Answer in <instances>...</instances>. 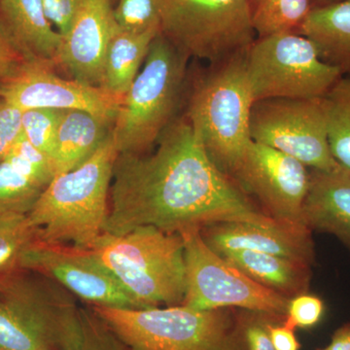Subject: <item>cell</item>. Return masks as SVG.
Returning <instances> with one entry per match:
<instances>
[{
    "label": "cell",
    "mask_w": 350,
    "mask_h": 350,
    "mask_svg": "<svg viewBox=\"0 0 350 350\" xmlns=\"http://www.w3.org/2000/svg\"><path fill=\"white\" fill-rule=\"evenodd\" d=\"M160 32L133 33L118 27L108 45L100 87L124 98L139 73L151 43Z\"/></svg>",
    "instance_id": "cell-22"
},
{
    "label": "cell",
    "mask_w": 350,
    "mask_h": 350,
    "mask_svg": "<svg viewBox=\"0 0 350 350\" xmlns=\"http://www.w3.org/2000/svg\"><path fill=\"white\" fill-rule=\"evenodd\" d=\"M204 243L217 254L251 250L278 255L312 266L314 244L306 226L278 222L258 225L246 222L217 223L200 229Z\"/></svg>",
    "instance_id": "cell-16"
},
{
    "label": "cell",
    "mask_w": 350,
    "mask_h": 350,
    "mask_svg": "<svg viewBox=\"0 0 350 350\" xmlns=\"http://www.w3.org/2000/svg\"><path fill=\"white\" fill-rule=\"evenodd\" d=\"M23 111L0 98V162L22 135Z\"/></svg>",
    "instance_id": "cell-33"
},
{
    "label": "cell",
    "mask_w": 350,
    "mask_h": 350,
    "mask_svg": "<svg viewBox=\"0 0 350 350\" xmlns=\"http://www.w3.org/2000/svg\"><path fill=\"white\" fill-rule=\"evenodd\" d=\"M161 33L184 56L222 63L257 36L247 0H175L162 9Z\"/></svg>",
    "instance_id": "cell-9"
},
{
    "label": "cell",
    "mask_w": 350,
    "mask_h": 350,
    "mask_svg": "<svg viewBox=\"0 0 350 350\" xmlns=\"http://www.w3.org/2000/svg\"><path fill=\"white\" fill-rule=\"evenodd\" d=\"M320 350H332V349H330V347H327L326 349H320Z\"/></svg>",
    "instance_id": "cell-40"
},
{
    "label": "cell",
    "mask_w": 350,
    "mask_h": 350,
    "mask_svg": "<svg viewBox=\"0 0 350 350\" xmlns=\"http://www.w3.org/2000/svg\"><path fill=\"white\" fill-rule=\"evenodd\" d=\"M220 256L255 282L288 299L308 293L312 266L305 262L251 250L229 251Z\"/></svg>",
    "instance_id": "cell-19"
},
{
    "label": "cell",
    "mask_w": 350,
    "mask_h": 350,
    "mask_svg": "<svg viewBox=\"0 0 350 350\" xmlns=\"http://www.w3.org/2000/svg\"><path fill=\"white\" fill-rule=\"evenodd\" d=\"M231 179L246 195L253 196L269 217L306 226L303 208L310 172L296 159L252 140Z\"/></svg>",
    "instance_id": "cell-12"
},
{
    "label": "cell",
    "mask_w": 350,
    "mask_h": 350,
    "mask_svg": "<svg viewBox=\"0 0 350 350\" xmlns=\"http://www.w3.org/2000/svg\"><path fill=\"white\" fill-rule=\"evenodd\" d=\"M3 161L45 187L54 179L55 170L52 159L34 147L23 133Z\"/></svg>",
    "instance_id": "cell-29"
},
{
    "label": "cell",
    "mask_w": 350,
    "mask_h": 350,
    "mask_svg": "<svg viewBox=\"0 0 350 350\" xmlns=\"http://www.w3.org/2000/svg\"><path fill=\"white\" fill-rule=\"evenodd\" d=\"M151 155L119 153L103 234L139 227L170 234L227 222H278L214 165L187 116L172 122Z\"/></svg>",
    "instance_id": "cell-1"
},
{
    "label": "cell",
    "mask_w": 350,
    "mask_h": 350,
    "mask_svg": "<svg viewBox=\"0 0 350 350\" xmlns=\"http://www.w3.org/2000/svg\"><path fill=\"white\" fill-rule=\"evenodd\" d=\"M0 350H5V349H0Z\"/></svg>",
    "instance_id": "cell-41"
},
{
    "label": "cell",
    "mask_w": 350,
    "mask_h": 350,
    "mask_svg": "<svg viewBox=\"0 0 350 350\" xmlns=\"http://www.w3.org/2000/svg\"><path fill=\"white\" fill-rule=\"evenodd\" d=\"M344 1V0H315V7H322L330 5V4L337 3V2Z\"/></svg>",
    "instance_id": "cell-38"
},
{
    "label": "cell",
    "mask_w": 350,
    "mask_h": 350,
    "mask_svg": "<svg viewBox=\"0 0 350 350\" xmlns=\"http://www.w3.org/2000/svg\"><path fill=\"white\" fill-rule=\"evenodd\" d=\"M250 131L253 142L282 152L312 170L331 172L342 167L331 152L323 98L255 101Z\"/></svg>",
    "instance_id": "cell-11"
},
{
    "label": "cell",
    "mask_w": 350,
    "mask_h": 350,
    "mask_svg": "<svg viewBox=\"0 0 350 350\" xmlns=\"http://www.w3.org/2000/svg\"><path fill=\"white\" fill-rule=\"evenodd\" d=\"M113 123L82 110H66L57 130L52 161L55 176L76 169L103 145Z\"/></svg>",
    "instance_id": "cell-20"
},
{
    "label": "cell",
    "mask_w": 350,
    "mask_h": 350,
    "mask_svg": "<svg viewBox=\"0 0 350 350\" xmlns=\"http://www.w3.org/2000/svg\"><path fill=\"white\" fill-rule=\"evenodd\" d=\"M118 154L111 131L82 165L54 177L27 214L38 230L36 241L78 250L91 248L107 222Z\"/></svg>",
    "instance_id": "cell-3"
},
{
    "label": "cell",
    "mask_w": 350,
    "mask_h": 350,
    "mask_svg": "<svg viewBox=\"0 0 350 350\" xmlns=\"http://www.w3.org/2000/svg\"><path fill=\"white\" fill-rule=\"evenodd\" d=\"M246 51L234 55L199 80L189 101L187 118L209 158L231 178L252 142L250 131L251 96Z\"/></svg>",
    "instance_id": "cell-5"
},
{
    "label": "cell",
    "mask_w": 350,
    "mask_h": 350,
    "mask_svg": "<svg viewBox=\"0 0 350 350\" xmlns=\"http://www.w3.org/2000/svg\"><path fill=\"white\" fill-rule=\"evenodd\" d=\"M175 1V0H159V2H160V6H161V13H162V9L165 5H167V4L172 3V2Z\"/></svg>",
    "instance_id": "cell-39"
},
{
    "label": "cell",
    "mask_w": 350,
    "mask_h": 350,
    "mask_svg": "<svg viewBox=\"0 0 350 350\" xmlns=\"http://www.w3.org/2000/svg\"><path fill=\"white\" fill-rule=\"evenodd\" d=\"M81 340V306L61 283L32 269L0 275V349L77 350Z\"/></svg>",
    "instance_id": "cell-2"
},
{
    "label": "cell",
    "mask_w": 350,
    "mask_h": 350,
    "mask_svg": "<svg viewBox=\"0 0 350 350\" xmlns=\"http://www.w3.org/2000/svg\"><path fill=\"white\" fill-rule=\"evenodd\" d=\"M0 22L27 62L54 68L63 36L53 29L41 0H0Z\"/></svg>",
    "instance_id": "cell-18"
},
{
    "label": "cell",
    "mask_w": 350,
    "mask_h": 350,
    "mask_svg": "<svg viewBox=\"0 0 350 350\" xmlns=\"http://www.w3.org/2000/svg\"><path fill=\"white\" fill-rule=\"evenodd\" d=\"M81 319L82 340L77 350H129L92 306H81Z\"/></svg>",
    "instance_id": "cell-30"
},
{
    "label": "cell",
    "mask_w": 350,
    "mask_h": 350,
    "mask_svg": "<svg viewBox=\"0 0 350 350\" xmlns=\"http://www.w3.org/2000/svg\"><path fill=\"white\" fill-rule=\"evenodd\" d=\"M187 61L161 32L154 39L113 124L119 153L144 154L174 121Z\"/></svg>",
    "instance_id": "cell-6"
},
{
    "label": "cell",
    "mask_w": 350,
    "mask_h": 350,
    "mask_svg": "<svg viewBox=\"0 0 350 350\" xmlns=\"http://www.w3.org/2000/svg\"><path fill=\"white\" fill-rule=\"evenodd\" d=\"M114 18L122 31L133 33L161 31L162 13L159 0H118Z\"/></svg>",
    "instance_id": "cell-28"
},
{
    "label": "cell",
    "mask_w": 350,
    "mask_h": 350,
    "mask_svg": "<svg viewBox=\"0 0 350 350\" xmlns=\"http://www.w3.org/2000/svg\"><path fill=\"white\" fill-rule=\"evenodd\" d=\"M241 325H234V338L245 350H275L269 334L268 313L244 310Z\"/></svg>",
    "instance_id": "cell-31"
},
{
    "label": "cell",
    "mask_w": 350,
    "mask_h": 350,
    "mask_svg": "<svg viewBox=\"0 0 350 350\" xmlns=\"http://www.w3.org/2000/svg\"><path fill=\"white\" fill-rule=\"evenodd\" d=\"M53 68L48 64L27 62L17 75L0 84V98L22 111L82 110L114 124L124 98L72 78L64 79Z\"/></svg>",
    "instance_id": "cell-14"
},
{
    "label": "cell",
    "mask_w": 350,
    "mask_h": 350,
    "mask_svg": "<svg viewBox=\"0 0 350 350\" xmlns=\"http://www.w3.org/2000/svg\"><path fill=\"white\" fill-rule=\"evenodd\" d=\"M84 0H41L44 12L51 24L56 25L57 31L68 34Z\"/></svg>",
    "instance_id": "cell-34"
},
{
    "label": "cell",
    "mask_w": 350,
    "mask_h": 350,
    "mask_svg": "<svg viewBox=\"0 0 350 350\" xmlns=\"http://www.w3.org/2000/svg\"><path fill=\"white\" fill-rule=\"evenodd\" d=\"M246 73L253 100L321 98L342 75L325 63L310 39L280 32L255 39L246 51Z\"/></svg>",
    "instance_id": "cell-8"
},
{
    "label": "cell",
    "mask_w": 350,
    "mask_h": 350,
    "mask_svg": "<svg viewBox=\"0 0 350 350\" xmlns=\"http://www.w3.org/2000/svg\"><path fill=\"white\" fill-rule=\"evenodd\" d=\"M324 304L314 295L304 293L290 299L284 322L288 325L299 328H312L321 320Z\"/></svg>",
    "instance_id": "cell-32"
},
{
    "label": "cell",
    "mask_w": 350,
    "mask_h": 350,
    "mask_svg": "<svg viewBox=\"0 0 350 350\" xmlns=\"http://www.w3.org/2000/svg\"><path fill=\"white\" fill-rule=\"evenodd\" d=\"M64 111L66 110L50 108H36L23 111V135L34 147L51 159Z\"/></svg>",
    "instance_id": "cell-27"
},
{
    "label": "cell",
    "mask_w": 350,
    "mask_h": 350,
    "mask_svg": "<svg viewBox=\"0 0 350 350\" xmlns=\"http://www.w3.org/2000/svg\"><path fill=\"white\" fill-rule=\"evenodd\" d=\"M19 269L54 278L76 298L92 306L144 310L90 250L36 241L21 256Z\"/></svg>",
    "instance_id": "cell-13"
},
{
    "label": "cell",
    "mask_w": 350,
    "mask_h": 350,
    "mask_svg": "<svg viewBox=\"0 0 350 350\" xmlns=\"http://www.w3.org/2000/svg\"><path fill=\"white\" fill-rule=\"evenodd\" d=\"M90 250L144 310L181 305L185 295L183 239L154 227L101 234Z\"/></svg>",
    "instance_id": "cell-4"
},
{
    "label": "cell",
    "mask_w": 350,
    "mask_h": 350,
    "mask_svg": "<svg viewBox=\"0 0 350 350\" xmlns=\"http://www.w3.org/2000/svg\"><path fill=\"white\" fill-rule=\"evenodd\" d=\"M329 347L332 350H350V325L342 326L336 331Z\"/></svg>",
    "instance_id": "cell-37"
},
{
    "label": "cell",
    "mask_w": 350,
    "mask_h": 350,
    "mask_svg": "<svg viewBox=\"0 0 350 350\" xmlns=\"http://www.w3.org/2000/svg\"><path fill=\"white\" fill-rule=\"evenodd\" d=\"M304 224L326 232L350 250V172L342 169L310 172V189L303 208Z\"/></svg>",
    "instance_id": "cell-17"
},
{
    "label": "cell",
    "mask_w": 350,
    "mask_h": 350,
    "mask_svg": "<svg viewBox=\"0 0 350 350\" xmlns=\"http://www.w3.org/2000/svg\"><path fill=\"white\" fill-rule=\"evenodd\" d=\"M92 308L129 350H237L234 320L228 308Z\"/></svg>",
    "instance_id": "cell-7"
},
{
    "label": "cell",
    "mask_w": 350,
    "mask_h": 350,
    "mask_svg": "<svg viewBox=\"0 0 350 350\" xmlns=\"http://www.w3.org/2000/svg\"><path fill=\"white\" fill-rule=\"evenodd\" d=\"M46 188L6 161L0 162V214H29Z\"/></svg>",
    "instance_id": "cell-26"
},
{
    "label": "cell",
    "mask_w": 350,
    "mask_h": 350,
    "mask_svg": "<svg viewBox=\"0 0 350 350\" xmlns=\"http://www.w3.org/2000/svg\"><path fill=\"white\" fill-rule=\"evenodd\" d=\"M27 62L0 22V84L17 75Z\"/></svg>",
    "instance_id": "cell-35"
},
{
    "label": "cell",
    "mask_w": 350,
    "mask_h": 350,
    "mask_svg": "<svg viewBox=\"0 0 350 350\" xmlns=\"http://www.w3.org/2000/svg\"><path fill=\"white\" fill-rule=\"evenodd\" d=\"M269 338L275 350H299L300 342L295 335V328L283 321L282 325H269Z\"/></svg>",
    "instance_id": "cell-36"
},
{
    "label": "cell",
    "mask_w": 350,
    "mask_h": 350,
    "mask_svg": "<svg viewBox=\"0 0 350 350\" xmlns=\"http://www.w3.org/2000/svg\"><path fill=\"white\" fill-rule=\"evenodd\" d=\"M258 38L297 32L314 9L315 0H247Z\"/></svg>",
    "instance_id": "cell-23"
},
{
    "label": "cell",
    "mask_w": 350,
    "mask_h": 350,
    "mask_svg": "<svg viewBox=\"0 0 350 350\" xmlns=\"http://www.w3.org/2000/svg\"><path fill=\"white\" fill-rule=\"evenodd\" d=\"M36 238L27 214H0V275L19 269L21 256Z\"/></svg>",
    "instance_id": "cell-25"
},
{
    "label": "cell",
    "mask_w": 350,
    "mask_h": 350,
    "mask_svg": "<svg viewBox=\"0 0 350 350\" xmlns=\"http://www.w3.org/2000/svg\"><path fill=\"white\" fill-rule=\"evenodd\" d=\"M323 100L332 154L345 170L350 172V72L338 78Z\"/></svg>",
    "instance_id": "cell-24"
},
{
    "label": "cell",
    "mask_w": 350,
    "mask_h": 350,
    "mask_svg": "<svg viewBox=\"0 0 350 350\" xmlns=\"http://www.w3.org/2000/svg\"><path fill=\"white\" fill-rule=\"evenodd\" d=\"M186 288L181 305L196 310L238 308L286 317L290 299L255 282L211 250L200 229L181 232Z\"/></svg>",
    "instance_id": "cell-10"
},
{
    "label": "cell",
    "mask_w": 350,
    "mask_h": 350,
    "mask_svg": "<svg viewBox=\"0 0 350 350\" xmlns=\"http://www.w3.org/2000/svg\"><path fill=\"white\" fill-rule=\"evenodd\" d=\"M118 27L113 0H84L63 36L55 66L64 68L72 79L100 87L108 45Z\"/></svg>",
    "instance_id": "cell-15"
},
{
    "label": "cell",
    "mask_w": 350,
    "mask_h": 350,
    "mask_svg": "<svg viewBox=\"0 0 350 350\" xmlns=\"http://www.w3.org/2000/svg\"><path fill=\"white\" fill-rule=\"evenodd\" d=\"M299 33L315 44L325 63L350 72V0L313 9Z\"/></svg>",
    "instance_id": "cell-21"
}]
</instances>
